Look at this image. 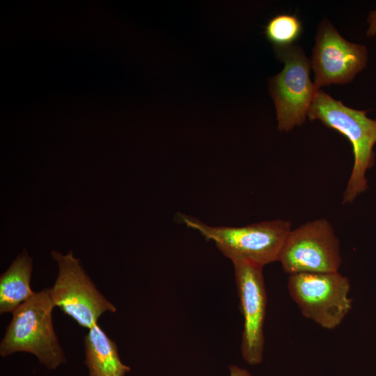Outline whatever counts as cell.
I'll use <instances>...</instances> for the list:
<instances>
[{
	"instance_id": "13",
	"label": "cell",
	"mask_w": 376,
	"mask_h": 376,
	"mask_svg": "<svg viewBox=\"0 0 376 376\" xmlns=\"http://www.w3.org/2000/svg\"><path fill=\"white\" fill-rule=\"evenodd\" d=\"M369 27L366 31L368 36H374L376 34V10L370 12L368 17Z\"/></svg>"
},
{
	"instance_id": "14",
	"label": "cell",
	"mask_w": 376,
	"mask_h": 376,
	"mask_svg": "<svg viewBox=\"0 0 376 376\" xmlns=\"http://www.w3.org/2000/svg\"><path fill=\"white\" fill-rule=\"evenodd\" d=\"M231 376H251L249 373L237 368H234L231 370Z\"/></svg>"
},
{
	"instance_id": "10",
	"label": "cell",
	"mask_w": 376,
	"mask_h": 376,
	"mask_svg": "<svg viewBox=\"0 0 376 376\" xmlns=\"http://www.w3.org/2000/svg\"><path fill=\"white\" fill-rule=\"evenodd\" d=\"M84 343L89 376H125L130 371L119 358L116 344L97 323L88 329Z\"/></svg>"
},
{
	"instance_id": "12",
	"label": "cell",
	"mask_w": 376,
	"mask_h": 376,
	"mask_svg": "<svg viewBox=\"0 0 376 376\" xmlns=\"http://www.w3.org/2000/svg\"><path fill=\"white\" fill-rule=\"evenodd\" d=\"M302 24L295 15L279 14L265 26V35L274 49L292 45L301 36Z\"/></svg>"
},
{
	"instance_id": "7",
	"label": "cell",
	"mask_w": 376,
	"mask_h": 376,
	"mask_svg": "<svg viewBox=\"0 0 376 376\" xmlns=\"http://www.w3.org/2000/svg\"><path fill=\"white\" fill-rule=\"evenodd\" d=\"M52 256L58 268L54 285L49 289L55 306L87 329L97 323L102 313L116 312V307L97 290L72 251L66 254L53 251Z\"/></svg>"
},
{
	"instance_id": "4",
	"label": "cell",
	"mask_w": 376,
	"mask_h": 376,
	"mask_svg": "<svg viewBox=\"0 0 376 376\" xmlns=\"http://www.w3.org/2000/svg\"><path fill=\"white\" fill-rule=\"evenodd\" d=\"M350 283L339 272L299 273L288 279L289 294L302 315L322 328L338 327L352 308Z\"/></svg>"
},
{
	"instance_id": "8",
	"label": "cell",
	"mask_w": 376,
	"mask_h": 376,
	"mask_svg": "<svg viewBox=\"0 0 376 376\" xmlns=\"http://www.w3.org/2000/svg\"><path fill=\"white\" fill-rule=\"evenodd\" d=\"M232 263L240 307L244 318L242 355L249 364L257 365L263 361L265 345L263 326L267 301L263 267L244 260Z\"/></svg>"
},
{
	"instance_id": "2",
	"label": "cell",
	"mask_w": 376,
	"mask_h": 376,
	"mask_svg": "<svg viewBox=\"0 0 376 376\" xmlns=\"http://www.w3.org/2000/svg\"><path fill=\"white\" fill-rule=\"evenodd\" d=\"M180 220L215 243L232 262L244 260L263 267L278 261L283 244L292 230L290 221L275 219L240 226H210L194 217L180 214Z\"/></svg>"
},
{
	"instance_id": "11",
	"label": "cell",
	"mask_w": 376,
	"mask_h": 376,
	"mask_svg": "<svg viewBox=\"0 0 376 376\" xmlns=\"http://www.w3.org/2000/svg\"><path fill=\"white\" fill-rule=\"evenodd\" d=\"M32 259L26 251L20 253L0 277V313L15 310L31 298L30 286Z\"/></svg>"
},
{
	"instance_id": "5",
	"label": "cell",
	"mask_w": 376,
	"mask_h": 376,
	"mask_svg": "<svg viewBox=\"0 0 376 376\" xmlns=\"http://www.w3.org/2000/svg\"><path fill=\"white\" fill-rule=\"evenodd\" d=\"M284 63L283 70L269 81L281 132H289L305 123L306 116L318 90L309 76L311 62L301 47L290 45L274 49Z\"/></svg>"
},
{
	"instance_id": "9",
	"label": "cell",
	"mask_w": 376,
	"mask_h": 376,
	"mask_svg": "<svg viewBox=\"0 0 376 376\" xmlns=\"http://www.w3.org/2000/svg\"><path fill=\"white\" fill-rule=\"evenodd\" d=\"M367 48L348 42L327 19L321 22L313 48L311 66L317 90L331 84H344L366 65Z\"/></svg>"
},
{
	"instance_id": "6",
	"label": "cell",
	"mask_w": 376,
	"mask_h": 376,
	"mask_svg": "<svg viewBox=\"0 0 376 376\" xmlns=\"http://www.w3.org/2000/svg\"><path fill=\"white\" fill-rule=\"evenodd\" d=\"M278 261L289 275L338 272L342 262L340 242L331 223L318 219L291 230Z\"/></svg>"
},
{
	"instance_id": "1",
	"label": "cell",
	"mask_w": 376,
	"mask_h": 376,
	"mask_svg": "<svg viewBox=\"0 0 376 376\" xmlns=\"http://www.w3.org/2000/svg\"><path fill=\"white\" fill-rule=\"evenodd\" d=\"M366 110H357L318 90L308 112L310 120H320L348 139L352 145L354 164L343 194V204L351 203L368 189L366 172L373 166L376 143V120L366 116Z\"/></svg>"
},
{
	"instance_id": "3",
	"label": "cell",
	"mask_w": 376,
	"mask_h": 376,
	"mask_svg": "<svg viewBox=\"0 0 376 376\" xmlns=\"http://www.w3.org/2000/svg\"><path fill=\"white\" fill-rule=\"evenodd\" d=\"M54 306L49 289H43L14 310L0 345L1 357L16 352H29L49 369L65 362L52 323Z\"/></svg>"
}]
</instances>
